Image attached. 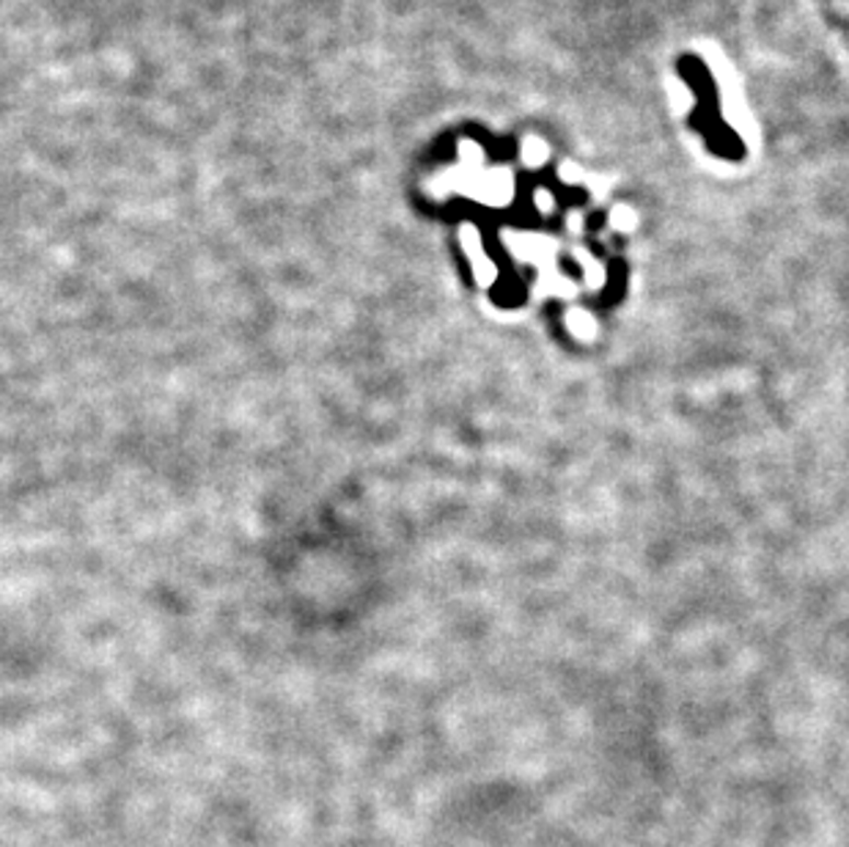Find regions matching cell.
Segmentation results:
<instances>
[{"instance_id": "1", "label": "cell", "mask_w": 849, "mask_h": 847, "mask_svg": "<svg viewBox=\"0 0 849 847\" xmlns=\"http://www.w3.org/2000/svg\"><path fill=\"white\" fill-rule=\"evenodd\" d=\"M525 154H528V158L531 160H539V158H545V147H539V143H534V141H531L528 143V147H525Z\"/></svg>"}]
</instances>
